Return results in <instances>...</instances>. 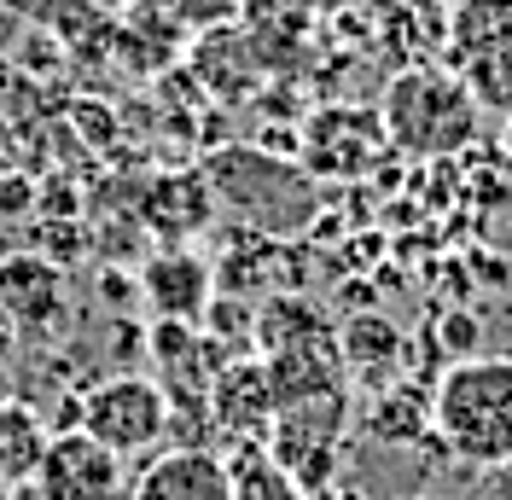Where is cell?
Instances as JSON below:
<instances>
[{
    "label": "cell",
    "instance_id": "6da1fadb",
    "mask_svg": "<svg viewBox=\"0 0 512 500\" xmlns=\"http://www.w3.org/2000/svg\"><path fill=\"white\" fill-rule=\"evenodd\" d=\"M204 181L216 192V210L251 227L262 239H303L320 221V181L291 163L280 152H262V146H216V152L198 163Z\"/></svg>",
    "mask_w": 512,
    "mask_h": 500
},
{
    "label": "cell",
    "instance_id": "7a4b0ae2",
    "mask_svg": "<svg viewBox=\"0 0 512 500\" xmlns=\"http://www.w3.org/2000/svg\"><path fill=\"white\" fill-rule=\"evenodd\" d=\"M431 431L460 466H512V355H466L448 361L431 390Z\"/></svg>",
    "mask_w": 512,
    "mask_h": 500
},
{
    "label": "cell",
    "instance_id": "3957f363",
    "mask_svg": "<svg viewBox=\"0 0 512 500\" xmlns=\"http://www.w3.org/2000/svg\"><path fill=\"white\" fill-rule=\"evenodd\" d=\"M379 123L396 157L443 163L478 140L483 111L448 64H402L379 94Z\"/></svg>",
    "mask_w": 512,
    "mask_h": 500
},
{
    "label": "cell",
    "instance_id": "277c9868",
    "mask_svg": "<svg viewBox=\"0 0 512 500\" xmlns=\"http://www.w3.org/2000/svg\"><path fill=\"white\" fill-rule=\"evenodd\" d=\"M443 59L478 99V111H512V0H460L448 6Z\"/></svg>",
    "mask_w": 512,
    "mask_h": 500
},
{
    "label": "cell",
    "instance_id": "5b68a950",
    "mask_svg": "<svg viewBox=\"0 0 512 500\" xmlns=\"http://www.w3.org/2000/svg\"><path fill=\"white\" fill-rule=\"evenodd\" d=\"M76 431L99 437L111 454H152L175 419H169V396L152 373H117V378H99L94 390L76 402Z\"/></svg>",
    "mask_w": 512,
    "mask_h": 500
},
{
    "label": "cell",
    "instance_id": "8992f818",
    "mask_svg": "<svg viewBox=\"0 0 512 500\" xmlns=\"http://www.w3.org/2000/svg\"><path fill=\"white\" fill-rule=\"evenodd\" d=\"M390 157L379 105H320L297 134V163L315 181H367Z\"/></svg>",
    "mask_w": 512,
    "mask_h": 500
},
{
    "label": "cell",
    "instance_id": "52a82bcc",
    "mask_svg": "<svg viewBox=\"0 0 512 500\" xmlns=\"http://www.w3.org/2000/svg\"><path fill=\"white\" fill-rule=\"evenodd\" d=\"M344 419H350V396H315V402L280 407L274 431H268V454L291 471V483L303 495H315L338 471V442H344Z\"/></svg>",
    "mask_w": 512,
    "mask_h": 500
},
{
    "label": "cell",
    "instance_id": "ba28073f",
    "mask_svg": "<svg viewBox=\"0 0 512 500\" xmlns=\"http://www.w3.org/2000/svg\"><path fill=\"white\" fill-rule=\"evenodd\" d=\"M35 500H128V460L99 437L64 425L47 437V454L30 477Z\"/></svg>",
    "mask_w": 512,
    "mask_h": 500
},
{
    "label": "cell",
    "instance_id": "9c48e42d",
    "mask_svg": "<svg viewBox=\"0 0 512 500\" xmlns=\"http://www.w3.org/2000/svg\"><path fill=\"white\" fill-rule=\"evenodd\" d=\"M70 291H64V268L47 250H12L0 262V314L12 332L47 338L53 326H64Z\"/></svg>",
    "mask_w": 512,
    "mask_h": 500
},
{
    "label": "cell",
    "instance_id": "30bf717a",
    "mask_svg": "<svg viewBox=\"0 0 512 500\" xmlns=\"http://www.w3.org/2000/svg\"><path fill=\"white\" fill-rule=\"evenodd\" d=\"M187 70L198 76V88L216 94L222 105H239V99H251L268 82V59H262V47H256L251 35L239 30V18L192 35Z\"/></svg>",
    "mask_w": 512,
    "mask_h": 500
},
{
    "label": "cell",
    "instance_id": "8fae6325",
    "mask_svg": "<svg viewBox=\"0 0 512 500\" xmlns=\"http://www.w3.org/2000/svg\"><path fill=\"white\" fill-rule=\"evenodd\" d=\"M280 419V396L268 384V367L262 361H227L222 373L210 378V425L222 431L233 448L239 442H268Z\"/></svg>",
    "mask_w": 512,
    "mask_h": 500
},
{
    "label": "cell",
    "instance_id": "7c38bea8",
    "mask_svg": "<svg viewBox=\"0 0 512 500\" xmlns=\"http://www.w3.org/2000/svg\"><path fill=\"white\" fill-rule=\"evenodd\" d=\"M140 297L158 320H204L210 303H216V268L187 245L158 250L146 268H140Z\"/></svg>",
    "mask_w": 512,
    "mask_h": 500
},
{
    "label": "cell",
    "instance_id": "4fadbf2b",
    "mask_svg": "<svg viewBox=\"0 0 512 500\" xmlns=\"http://www.w3.org/2000/svg\"><path fill=\"white\" fill-rule=\"evenodd\" d=\"M128 500H233V483H227V460L198 448V442H181V448H158L140 477L128 483Z\"/></svg>",
    "mask_w": 512,
    "mask_h": 500
},
{
    "label": "cell",
    "instance_id": "5bb4252c",
    "mask_svg": "<svg viewBox=\"0 0 512 500\" xmlns=\"http://www.w3.org/2000/svg\"><path fill=\"white\" fill-rule=\"evenodd\" d=\"M140 216L163 245H187L216 221V192L204 181V169H163L140 198Z\"/></svg>",
    "mask_w": 512,
    "mask_h": 500
},
{
    "label": "cell",
    "instance_id": "9a60e30c",
    "mask_svg": "<svg viewBox=\"0 0 512 500\" xmlns=\"http://www.w3.org/2000/svg\"><path fill=\"white\" fill-rule=\"evenodd\" d=\"M338 355L355 384L390 390L402 384V367H408V332H396L384 314H355L350 326H338Z\"/></svg>",
    "mask_w": 512,
    "mask_h": 500
},
{
    "label": "cell",
    "instance_id": "2e32d148",
    "mask_svg": "<svg viewBox=\"0 0 512 500\" xmlns=\"http://www.w3.org/2000/svg\"><path fill=\"white\" fill-rule=\"evenodd\" d=\"M47 425L24 402H0V489H30L35 466L47 454Z\"/></svg>",
    "mask_w": 512,
    "mask_h": 500
},
{
    "label": "cell",
    "instance_id": "e0dca14e",
    "mask_svg": "<svg viewBox=\"0 0 512 500\" xmlns=\"http://www.w3.org/2000/svg\"><path fill=\"white\" fill-rule=\"evenodd\" d=\"M227 483H233V500H309L262 442H239L227 454Z\"/></svg>",
    "mask_w": 512,
    "mask_h": 500
},
{
    "label": "cell",
    "instance_id": "ac0fdd59",
    "mask_svg": "<svg viewBox=\"0 0 512 500\" xmlns=\"http://www.w3.org/2000/svg\"><path fill=\"white\" fill-rule=\"evenodd\" d=\"M163 12L187 35H198V30H216V24H233L239 18V0H163Z\"/></svg>",
    "mask_w": 512,
    "mask_h": 500
},
{
    "label": "cell",
    "instance_id": "d6986e66",
    "mask_svg": "<svg viewBox=\"0 0 512 500\" xmlns=\"http://www.w3.org/2000/svg\"><path fill=\"white\" fill-rule=\"evenodd\" d=\"M437 338H443L448 361H466V355H478V320H472V314H443Z\"/></svg>",
    "mask_w": 512,
    "mask_h": 500
},
{
    "label": "cell",
    "instance_id": "ffe728a7",
    "mask_svg": "<svg viewBox=\"0 0 512 500\" xmlns=\"http://www.w3.org/2000/svg\"><path fill=\"white\" fill-rule=\"evenodd\" d=\"M30 181H18V175H12V181H0V210H6V216H24V210H30L35 198H30Z\"/></svg>",
    "mask_w": 512,
    "mask_h": 500
},
{
    "label": "cell",
    "instance_id": "44dd1931",
    "mask_svg": "<svg viewBox=\"0 0 512 500\" xmlns=\"http://www.w3.org/2000/svg\"><path fill=\"white\" fill-rule=\"evenodd\" d=\"M501 163H507V169H512V111H507V117H501Z\"/></svg>",
    "mask_w": 512,
    "mask_h": 500
},
{
    "label": "cell",
    "instance_id": "7402d4cb",
    "mask_svg": "<svg viewBox=\"0 0 512 500\" xmlns=\"http://www.w3.org/2000/svg\"><path fill=\"white\" fill-rule=\"evenodd\" d=\"M309 6H350V0H309Z\"/></svg>",
    "mask_w": 512,
    "mask_h": 500
},
{
    "label": "cell",
    "instance_id": "603a6c76",
    "mask_svg": "<svg viewBox=\"0 0 512 500\" xmlns=\"http://www.w3.org/2000/svg\"><path fill=\"white\" fill-rule=\"evenodd\" d=\"M117 6H158V0H117Z\"/></svg>",
    "mask_w": 512,
    "mask_h": 500
},
{
    "label": "cell",
    "instance_id": "cb8c5ba5",
    "mask_svg": "<svg viewBox=\"0 0 512 500\" xmlns=\"http://www.w3.org/2000/svg\"><path fill=\"white\" fill-rule=\"evenodd\" d=\"M437 6H460V0H437Z\"/></svg>",
    "mask_w": 512,
    "mask_h": 500
},
{
    "label": "cell",
    "instance_id": "d4e9b609",
    "mask_svg": "<svg viewBox=\"0 0 512 500\" xmlns=\"http://www.w3.org/2000/svg\"><path fill=\"white\" fill-rule=\"evenodd\" d=\"M507 483H512V466H507Z\"/></svg>",
    "mask_w": 512,
    "mask_h": 500
}]
</instances>
